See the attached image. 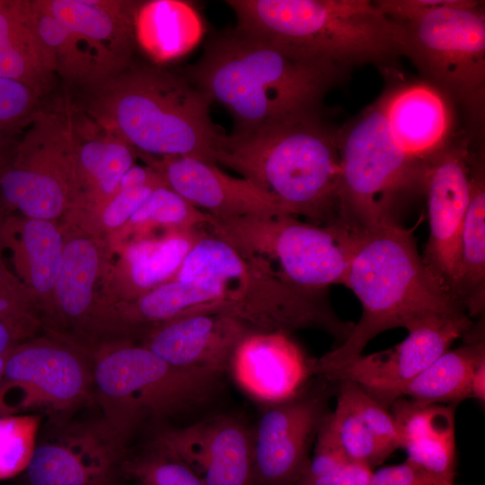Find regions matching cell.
Segmentation results:
<instances>
[{"mask_svg": "<svg viewBox=\"0 0 485 485\" xmlns=\"http://www.w3.org/2000/svg\"><path fill=\"white\" fill-rule=\"evenodd\" d=\"M0 76L44 95L52 85L55 62L38 31L31 0H0Z\"/></svg>", "mask_w": 485, "mask_h": 485, "instance_id": "obj_24", "label": "cell"}, {"mask_svg": "<svg viewBox=\"0 0 485 485\" xmlns=\"http://www.w3.org/2000/svg\"><path fill=\"white\" fill-rule=\"evenodd\" d=\"M471 159L464 148L446 146L428 162L423 182L428 194L429 236L421 257L452 295L470 198Z\"/></svg>", "mask_w": 485, "mask_h": 485, "instance_id": "obj_15", "label": "cell"}, {"mask_svg": "<svg viewBox=\"0 0 485 485\" xmlns=\"http://www.w3.org/2000/svg\"><path fill=\"white\" fill-rule=\"evenodd\" d=\"M27 337L18 329L0 322V377L10 352Z\"/></svg>", "mask_w": 485, "mask_h": 485, "instance_id": "obj_43", "label": "cell"}, {"mask_svg": "<svg viewBox=\"0 0 485 485\" xmlns=\"http://www.w3.org/2000/svg\"><path fill=\"white\" fill-rule=\"evenodd\" d=\"M10 152L11 150L0 152V176L7 162Z\"/></svg>", "mask_w": 485, "mask_h": 485, "instance_id": "obj_45", "label": "cell"}, {"mask_svg": "<svg viewBox=\"0 0 485 485\" xmlns=\"http://www.w3.org/2000/svg\"><path fill=\"white\" fill-rule=\"evenodd\" d=\"M373 472V469L367 465L350 461L330 473L303 479L295 485H368Z\"/></svg>", "mask_w": 485, "mask_h": 485, "instance_id": "obj_42", "label": "cell"}, {"mask_svg": "<svg viewBox=\"0 0 485 485\" xmlns=\"http://www.w3.org/2000/svg\"><path fill=\"white\" fill-rule=\"evenodd\" d=\"M164 183H150L139 187L118 185L116 191L105 202L102 219L109 227H118L129 220L149 194Z\"/></svg>", "mask_w": 485, "mask_h": 485, "instance_id": "obj_40", "label": "cell"}, {"mask_svg": "<svg viewBox=\"0 0 485 485\" xmlns=\"http://www.w3.org/2000/svg\"><path fill=\"white\" fill-rule=\"evenodd\" d=\"M198 278L220 280L225 315L253 331L290 335L314 328L333 336L341 329L342 320L321 291L290 284L268 260L244 254L214 234L195 242L175 275L181 282Z\"/></svg>", "mask_w": 485, "mask_h": 485, "instance_id": "obj_6", "label": "cell"}, {"mask_svg": "<svg viewBox=\"0 0 485 485\" xmlns=\"http://www.w3.org/2000/svg\"><path fill=\"white\" fill-rule=\"evenodd\" d=\"M136 39L155 59L179 57L198 40L200 23L186 3L141 2L136 17Z\"/></svg>", "mask_w": 485, "mask_h": 485, "instance_id": "obj_29", "label": "cell"}, {"mask_svg": "<svg viewBox=\"0 0 485 485\" xmlns=\"http://www.w3.org/2000/svg\"><path fill=\"white\" fill-rule=\"evenodd\" d=\"M328 421L348 458L374 470L392 454L340 401L328 415Z\"/></svg>", "mask_w": 485, "mask_h": 485, "instance_id": "obj_36", "label": "cell"}, {"mask_svg": "<svg viewBox=\"0 0 485 485\" xmlns=\"http://www.w3.org/2000/svg\"><path fill=\"white\" fill-rule=\"evenodd\" d=\"M80 91L77 105L137 154L187 156L216 163L223 134L210 118L212 101L188 79L157 65L133 61Z\"/></svg>", "mask_w": 485, "mask_h": 485, "instance_id": "obj_3", "label": "cell"}, {"mask_svg": "<svg viewBox=\"0 0 485 485\" xmlns=\"http://www.w3.org/2000/svg\"><path fill=\"white\" fill-rule=\"evenodd\" d=\"M214 218L167 185L155 188L128 220L132 225L154 223L191 230L211 225Z\"/></svg>", "mask_w": 485, "mask_h": 485, "instance_id": "obj_35", "label": "cell"}, {"mask_svg": "<svg viewBox=\"0 0 485 485\" xmlns=\"http://www.w3.org/2000/svg\"><path fill=\"white\" fill-rule=\"evenodd\" d=\"M44 419L39 413L0 417V481L25 471Z\"/></svg>", "mask_w": 485, "mask_h": 485, "instance_id": "obj_34", "label": "cell"}, {"mask_svg": "<svg viewBox=\"0 0 485 485\" xmlns=\"http://www.w3.org/2000/svg\"><path fill=\"white\" fill-rule=\"evenodd\" d=\"M94 404L127 440L146 421H158L206 402L221 375L171 365L124 339L90 352Z\"/></svg>", "mask_w": 485, "mask_h": 485, "instance_id": "obj_7", "label": "cell"}, {"mask_svg": "<svg viewBox=\"0 0 485 485\" xmlns=\"http://www.w3.org/2000/svg\"><path fill=\"white\" fill-rule=\"evenodd\" d=\"M139 155L169 188L215 220L285 213L248 181L226 174L216 163L187 156Z\"/></svg>", "mask_w": 485, "mask_h": 485, "instance_id": "obj_17", "label": "cell"}, {"mask_svg": "<svg viewBox=\"0 0 485 485\" xmlns=\"http://www.w3.org/2000/svg\"><path fill=\"white\" fill-rule=\"evenodd\" d=\"M331 382L316 377L295 396L269 405L252 429L257 485H295L306 473L310 450L330 413Z\"/></svg>", "mask_w": 485, "mask_h": 485, "instance_id": "obj_13", "label": "cell"}, {"mask_svg": "<svg viewBox=\"0 0 485 485\" xmlns=\"http://www.w3.org/2000/svg\"><path fill=\"white\" fill-rule=\"evenodd\" d=\"M251 332L239 320L218 313L195 314L152 327L141 345L167 363L184 368L228 372L234 351Z\"/></svg>", "mask_w": 485, "mask_h": 485, "instance_id": "obj_19", "label": "cell"}, {"mask_svg": "<svg viewBox=\"0 0 485 485\" xmlns=\"http://www.w3.org/2000/svg\"><path fill=\"white\" fill-rule=\"evenodd\" d=\"M471 398L476 399L481 403L485 401V360L473 371L471 379Z\"/></svg>", "mask_w": 485, "mask_h": 485, "instance_id": "obj_44", "label": "cell"}, {"mask_svg": "<svg viewBox=\"0 0 485 485\" xmlns=\"http://www.w3.org/2000/svg\"><path fill=\"white\" fill-rule=\"evenodd\" d=\"M313 359L283 332H251L239 344L230 362L237 385L267 406L303 391L313 375Z\"/></svg>", "mask_w": 485, "mask_h": 485, "instance_id": "obj_18", "label": "cell"}, {"mask_svg": "<svg viewBox=\"0 0 485 485\" xmlns=\"http://www.w3.org/2000/svg\"><path fill=\"white\" fill-rule=\"evenodd\" d=\"M348 232L344 286L359 300L362 315L343 343L313 359L314 377L357 358L384 331H409L436 318L467 314L426 266L410 230L388 219Z\"/></svg>", "mask_w": 485, "mask_h": 485, "instance_id": "obj_1", "label": "cell"}, {"mask_svg": "<svg viewBox=\"0 0 485 485\" xmlns=\"http://www.w3.org/2000/svg\"><path fill=\"white\" fill-rule=\"evenodd\" d=\"M382 98L389 130L411 158L428 164L448 146L452 113L439 89L429 83H412Z\"/></svg>", "mask_w": 485, "mask_h": 485, "instance_id": "obj_20", "label": "cell"}, {"mask_svg": "<svg viewBox=\"0 0 485 485\" xmlns=\"http://www.w3.org/2000/svg\"><path fill=\"white\" fill-rule=\"evenodd\" d=\"M0 322H5L28 337L38 322L31 311L27 294L0 259Z\"/></svg>", "mask_w": 485, "mask_h": 485, "instance_id": "obj_38", "label": "cell"}, {"mask_svg": "<svg viewBox=\"0 0 485 485\" xmlns=\"http://www.w3.org/2000/svg\"><path fill=\"white\" fill-rule=\"evenodd\" d=\"M437 479L406 460L374 472L368 485H436Z\"/></svg>", "mask_w": 485, "mask_h": 485, "instance_id": "obj_41", "label": "cell"}, {"mask_svg": "<svg viewBox=\"0 0 485 485\" xmlns=\"http://www.w3.org/2000/svg\"><path fill=\"white\" fill-rule=\"evenodd\" d=\"M453 296L472 318L485 306V178L471 159L470 198L461 234L460 265Z\"/></svg>", "mask_w": 485, "mask_h": 485, "instance_id": "obj_25", "label": "cell"}, {"mask_svg": "<svg viewBox=\"0 0 485 485\" xmlns=\"http://www.w3.org/2000/svg\"><path fill=\"white\" fill-rule=\"evenodd\" d=\"M43 96L28 84L0 76V152L13 148Z\"/></svg>", "mask_w": 485, "mask_h": 485, "instance_id": "obj_37", "label": "cell"}, {"mask_svg": "<svg viewBox=\"0 0 485 485\" xmlns=\"http://www.w3.org/2000/svg\"><path fill=\"white\" fill-rule=\"evenodd\" d=\"M220 163L240 173L285 213L321 226L338 219V132L316 116L223 134Z\"/></svg>", "mask_w": 485, "mask_h": 485, "instance_id": "obj_4", "label": "cell"}, {"mask_svg": "<svg viewBox=\"0 0 485 485\" xmlns=\"http://www.w3.org/2000/svg\"><path fill=\"white\" fill-rule=\"evenodd\" d=\"M133 485H140V484H138V483H137V482H134Z\"/></svg>", "mask_w": 485, "mask_h": 485, "instance_id": "obj_47", "label": "cell"}, {"mask_svg": "<svg viewBox=\"0 0 485 485\" xmlns=\"http://www.w3.org/2000/svg\"><path fill=\"white\" fill-rule=\"evenodd\" d=\"M153 440L188 463L205 485H257L252 429L234 417L219 415L164 428Z\"/></svg>", "mask_w": 485, "mask_h": 485, "instance_id": "obj_16", "label": "cell"}, {"mask_svg": "<svg viewBox=\"0 0 485 485\" xmlns=\"http://www.w3.org/2000/svg\"><path fill=\"white\" fill-rule=\"evenodd\" d=\"M31 4L40 36L53 57L56 75L67 85L82 90L113 75L97 52L53 16L40 0H31Z\"/></svg>", "mask_w": 485, "mask_h": 485, "instance_id": "obj_27", "label": "cell"}, {"mask_svg": "<svg viewBox=\"0 0 485 485\" xmlns=\"http://www.w3.org/2000/svg\"><path fill=\"white\" fill-rule=\"evenodd\" d=\"M98 266L97 248L91 240L78 237L65 243L53 288L60 315L81 330H99L92 313Z\"/></svg>", "mask_w": 485, "mask_h": 485, "instance_id": "obj_28", "label": "cell"}, {"mask_svg": "<svg viewBox=\"0 0 485 485\" xmlns=\"http://www.w3.org/2000/svg\"><path fill=\"white\" fill-rule=\"evenodd\" d=\"M456 405L423 404L401 397L390 406L406 460L436 478L450 481H454L456 470Z\"/></svg>", "mask_w": 485, "mask_h": 485, "instance_id": "obj_23", "label": "cell"}, {"mask_svg": "<svg viewBox=\"0 0 485 485\" xmlns=\"http://www.w3.org/2000/svg\"><path fill=\"white\" fill-rule=\"evenodd\" d=\"M314 442L313 454L306 473L301 480L322 476L350 462L328 421V416L321 426Z\"/></svg>", "mask_w": 485, "mask_h": 485, "instance_id": "obj_39", "label": "cell"}, {"mask_svg": "<svg viewBox=\"0 0 485 485\" xmlns=\"http://www.w3.org/2000/svg\"><path fill=\"white\" fill-rule=\"evenodd\" d=\"M484 360V340L448 349L414 377L400 398L423 404H458L471 398L473 371Z\"/></svg>", "mask_w": 485, "mask_h": 485, "instance_id": "obj_26", "label": "cell"}, {"mask_svg": "<svg viewBox=\"0 0 485 485\" xmlns=\"http://www.w3.org/2000/svg\"><path fill=\"white\" fill-rule=\"evenodd\" d=\"M128 442L101 417L44 419L24 485H120Z\"/></svg>", "mask_w": 485, "mask_h": 485, "instance_id": "obj_12", "label": "cell"}, {"mask_svg": "<svg viewBox=\"0 0 485 485\" xmlns=\"http://www.w3.org/2000/svg\"><path fill=\"white\" fill-rule=\"evenodd\" d=\"M235 29L340 70L404 55L402 30L368 0H229Z\"/></svg>", "mask_w": 485, "mask_h": 485, "instance_id": "obj_5", "label": "cell"}, {"mask_svg": "<svg viewBox=\"0 0 485 485\" xmlns=\"http://www.w3.org/2000/svg\"><path fill=\"white\" fill-rule=\"evenodd\" d=\"M40 1L53 16L81 36L115 73L133 62L136 17L141 2Z\"/></svg>", "mask_w": 485, "mask_h": 485, "instance_id": "obj_21", "label": "cell"}, {"mask_svg": "<svg viewBox=\"0 0 485 485\" xmlns=\"http://www.w3.org/2000/svg\"><path fill=\"white\" fill-rule=\"evenodd\" d=\"M340 72L234 29L208 40L188 80L248 130L316 116Z\"/></svg>", "mask_w": 485, "mask_h": 485, "instance_id": "obj_2", "label": "cell"}, {"mask_svg": "<svg viewBox=\"0 0 485 485\" xmlns=\"http://www.w3.org/2000/svg\"><path fill=\"white\" fill-rule=\"evenodd\" d=\"M340 163L337 225L353 231L391 219L400 191L424 182L428 164L408 155L392 136L381 98L338 132Z\"/></svg>", "mask_w": 485, "mask_h": 485, "instance_id": "obj_8", "label": "cell"}, {"mask_svg": "<svg viewBox=\"0 0 485 485\" xmlns=\"http://www.w3.org/2000/svg\"><path fill=\"white\" fill-rule=\"evenodd\" d=\"M210 227L242 253L276 260L278 274L297 287L321 291L345 285L348 233L339 225L321 226L283 213L214 220Z\"/></svg>", "mask_w": 485, "mask_h": 485, "instance_id": "obj_9", "label": "cell"}, {"mask_svg": "<svg viewBox=\"0 0 485 485\" xmlns=\"http://www.w3.org/2000/svg\"><path fill=\"white\" fill-rule=\"evenodd\" d=\"M0 195L7 206L18 209L28 219L50 221L62 213L73 190L55 179L13 165L7 159L0 176Z\"/></svg>", "mask_w": 485, "mask_h": 485, "instance_id": "obj_31", "label": "cell"}, {"mask_svg": "<svg viewBox=\"0 0 485 485\" xmlns=\"http://www.w3.org/2000/svg\"><path fill=\"white\" fill-rule=\"evenodd\" d=\"M6 224L20 234V241L0 234L2 242H7L14 249L18 265L26 263L27 273L34 289L43 294L50 292L54 287L65 245L60 233L48 220H9Z\"/></svg>", "mask_w": 485, "mask_h": 485, "instance_id": "obj_30", "label": "cell"}, {"mask_svg": "<svg viewBox=\"0 0 485 485\" xmlns=\"http://www.w3.org/2000/svg\"><path fill=\"white\" fill-rule=\"evenodd\" d=\"M75 155V192L106 202L135 164L137 151L70 100Z\"/></svg>", "mask_w": 485, "mask_h": 485, "instance_id": "obj_22", "label": "cell"}, {"mask_svg": "<svg viewBox=\"0 0 485 485\" xmlns=\"http://www.w3.org/2000/svg\"><path fill=\"white\" fill-rule=\"evenodd\" d=\"M123 472L127 481L140 485H205L188 463L153 439L137 452L129 450Z\"/></svg>", "mask_w": 485, "mask_h": 485, "instance_id": "obj_33", "label": "cell"}, {"mask_svg": "<svg viewBox=\"0 0 485 485\" xmlns=\"http://www.w3.org/2000/svg\"><path fill=\"white\" fill-rule=\"evenodd\" d=\"M94 404L90 352L50 339L21 342L0 377V417L39 413L60 421Z\"/></svg>", "mask_w": 485, "mask_h": 485, "instance_id": "obj_10", "label": "cell"}, {"mask_svg": "<svg viewBox=\"0 0 485 485\" xmlns=\"http://www.w3.org/2000/svg\"><path fill=\"white\" fill-rule=\"evenodd\" d=\"M472 327L468 314L436 318L409 331L405 340L389 349L362 354L317 377L353 382L388 409L414 377Z\"/></svg>", "mask_w": 485, "mask_h": 485, "instance_id": "obj_14", "label": "cell"}, {"mask_svg": "<svg viewBox=\"0 0 485 485\" xmlns=\"http://www.w3.org/2000/svg\"><path fill=\"white\" fill-rule=\"evenodd\" d=\"M436 485H454V481L443 480V479H437Z\"/></svg>", "mask_w": 485, "mask_h": 485, "instance_id": "obj_46", "label": "cell"}, {"mask_svg": "<svg viewBox=\"0 0 485 485\" xmlns=\"http://www.w3.org/2000/svg\"><path fill=\"white\" fill-rule=\"evenodd\" d=\"M481 4L450 0L399 23L404 55L445 94L475 100L483 92L485 13Z\"/></svg>", "mask_w": 485, "mask_h": 485, "instance_id": "obj_11", "label": "cell"}, {"mask_svg": "<svg viewBox=\"0 0 485 485\" xmlns=\"http://www.w3.org/2000/svg\"><path fill=\"white\" fill-rule=\"evenodd\" d=\"M201 236L196 229L181 230L163 239L131 243L126 251V261L133 285L141 290H151L165 283L176 275Z\"/></svg>", "mask_w": 485, "mask_h": 485, "instance_id": "obj_32", "label": "cell"}]
</instances>
